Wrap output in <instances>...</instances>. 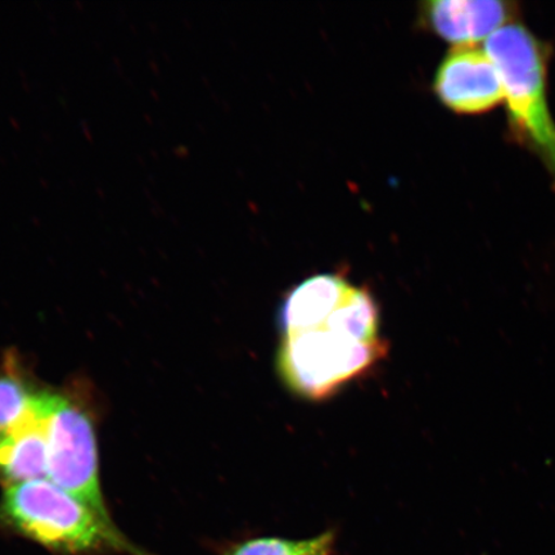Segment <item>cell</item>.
I'll use <instances>...</instances> for the list:
<instances>
[{
    "label": "cell",
    "instance_id": "1",
    "mask_svg": "<svg viewBox=\"0 0 555 555\" xmlns=\"http://www.w3.org/2000/svg\"><path fill=\"white\" fill-rule=\"evenodd\" d=\"M0 529L54 553L151 555L130 543L113 519L101 516L48 478L5 486L0 498Z\"/></svg>",
    "mask_w": 555,
    "mask_h": 555
},
{
    "label": "cell",
    "instance_id": "2",
    "mask_svg": "<svg viewBox=\"0 0 555 555\" xmlns=\"http://www.w3.org/2000/svg\"><path fill=\"white\" fill-rule=\"evenodd\" d=\"M483 50L502 76L513 139L540 159L555 185V120L547 90L550 48L515 21L491 35Z\"/></svg>",
    "mask_w": 555,
    "mask_h": 555
},
{
    "label": "cell",
    "instance_id": "3",
    "mask_svg": "<svg viewBox=\"0 0 555 555\" xmlns=\"http://www.w3.org/2000/svg\"><path fill=\"white\" fill-rule=\"evenodd\" d=\"M386 352L384 339L362 343L323 325L284 336L276 367L289 391L318 401L332 397L350 380L371 371Z\"/></svg>",
    "mask_w": 555,
    "mask_h": 555
},
{
    "label": "cell",
    "instance_id": "4",
    "mask_svg": "<svg viewBox=\"0 0 555 555\" xmlns=\"http://www.w3.org/2000/svg\"><path fill=\"white\" fill-rule=\"evenodd\" d=\"M48 480L113 519L102 495L93 421L78 401L51 392L47 413Z\"/></svg>",
    "mask_w": 555,
    "mask_h": 555
},
{
    "label": "cell",
    "instance_id": "5",
    "mask_svg": "<svg viewBox=\"0 0 555 555\" xmlns=\"http://www.w3.org/2000/svg\"><path fill=\"white\" fill-rule=\"evenodd\" d=\"M434 90L461 115L486 114L504 102L502 76L480 47H454L437 68Z\"/></svg>",
    "mask_w": 555,
    "mask_h": 555
},
{
    "label": "cell",
    "instance_id": "6",
    "mask_svg": "<svg viewBox=\"0 0 555 555\" xmlns=\"http://www.w3.org/2000/svg\"><path fill=\"white\" fill-rule=\"evenodd\" d=\"M433 31L455 47H477L502 27L515 23V3L499 0H437L425 5Z\"/></svg>",
    "mask_w": 555,
    "mask_h": 555
},
{
    "label": "cell",
    "instance_id": "7",
    "mask_svg": "<svg viewBox=\"0 0 555 555\" xmlns=\"http://www.w3.org/2000/svg\"><path fill=\"white\" fill-rule=\"evenodd\" d=\"M51 392L40 395L37 409L23 425L0 436V478L16 485L48 478L47 413Z\"/></svg>",
    "mask_w": 555,
    "mask_h": 555
},
{
    "label": "cell",
    "instance_id": "8",
    "mask_svg": "<svg viewBox=\"0 0 555 555\" xmlns=\"http://www.w3.org/2000/svg\"><path fill=\"white\" fill-rule=\"evenodd\" d=\"M352 284L338 274H318L291 289L280 311L284 336L322 327L341 305Z\"/></svg>",
    "mask_w": 555,
    "mask_h": 555
},
{
    "label": "cell",
    "instance_id": "9",
    "mask_svg": "<svg viewBox=\"0 0 555 555\" xmlns=\"http://www.w3.org/2000/svg\"><path fill=\"white\" fill-rule=\"evenodd\" d=\"M335 544L336 533L328 530L321 535L302 540L248 538L229 544L220 555H333Z\"/></svg>",
    "mask_w": 555,
    "mask_h": 555
},
{
    "label": "cell",
    "instance_id": "10",
    "mask_svg": "<svg viewBox=\"0 0 555 555\" xmlns=\"http://www.w3.org/2000/svg\"><path fill=\"white\" fill-rule=\"evenodd\" d=\"M16 371L0 373V436L13 431L29 418L40 395Z\"/></svg>",
    "mask_w": 555,
    "mask_h": 555
}]
</instances>
